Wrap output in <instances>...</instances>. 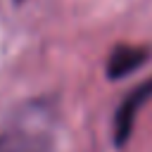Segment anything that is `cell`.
<instances>
[{"mask_svg":"<svg viewBox=\"0 0 152 152\" xmlns=\"http://www.w3.org/2000/svg\"><path fill=\"white\" fill-rule=\"evenodd\" d=\"M50 140L48 114L28 109L0 131V152H50Z\"/></svg>","mask_w":152,"mask_h":152,"instance_id":"obj_1","label":"cell"},{"mask_svg":"<svg viewBox=\"0 0 152 152\" xmlns=\"http://www.w3.org/2000/svg\"><path fill=\"white\" fill-rule=\"evenodd\" d=\"M147 57L145 48H131V45H119L112 55H109V64H107V74L112 78H119L128 71H133L135 66H140Z\"/></svg>","mask_w":152,"mask_h":152,"instance_id":"obj_3","label":"cell"},{"mask_svg":"<svg viewBox=\"0 0 152 152\" xmlns=\"http://www.w3.org/2000/svg\"><path fill=\"white\" fill-rule=\"evenodd\" d=\"M152 97V78L145 81L142 86H138L124 102L121 107L116 109V116H114V142L116 145H124L131 135V128H133V121H135V114L138 109Z\"/></svg>","mask_w":152,"mask_h":152,"instance_id":"obj_2","label":"cell"}]
</instances>
